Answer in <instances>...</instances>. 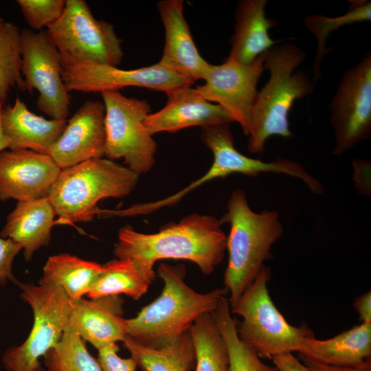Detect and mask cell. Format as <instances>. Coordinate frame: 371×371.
I'll return each instance as SVG.
<instances>
[{"mask_svg": "<svg viewBox=\"0 0 371 371\" xmlns=\"http://www.w3.org/2000/svg\"><path fill=\"white\" fill-rule=\"evenodd\" d=\"M226 243L227 236L218 219L194 213L153 234L137 232L130 225L122 227L113 254L118 259L132 260L153 282L154 265L161 259L187 260L205 275L211 274L224 258Z\"/></svg>", "mask_w": 371, "mask_h": 371, "instance_id": "6da1fadb", "label": "cell"}, {"mask_svg": "<svg viewBox=\"0 0 371 371\" xmlns=\"http://www.w3.org/2000/svg\"><path fill=\"white\" fill-rule=\"evenodd\" d=\"M184 267L161 263L157 275L164 282L161 295L133 318L126 319V335L150 348L170 345L190 330L201 315L214 311L227 290L199 293L183 281Z\"/></svg>", "mask_w": 371, "mask_h": 371, "instance_id": "7a4b0ae2", "label": "cell"}, {"mask_svg": "<svg viewBox=\"0 0 371 371\" xmlns=\"http://www.w3.org/2000/svg\"><path fill=\"white\" fill-rule=\"evenodd\" d=\"M306 58L297 45H275L267 51L264 69L269 73L265 85L258 91L250 116L247 149L252 154L265 150L273 136L290 137L289 114L293 103L310 95L315 84L304 71L297 68Z\"/></svg>", "mask_w": 371, "mask_h": 371, "instance_id": "3957f363", "label": "cell"}, {"mask_svg": "<svg viewBox=\"0 0 371 371\" xmlns=\"http://www.w3.org/2000/svg\"><path fill=\"white\" fill-rule=\"evenodd\" d=\"M219 221L230 226L226 243L228 262L223 281L232 306L253 282L264 262L273 257L271 247L282 236L283 226L277 211L252 210L240 189L232 192L227 212Z\"/></svg>", "mask_w": 371, "mask_h": 371, "instance_id": "277c9868", "label": "cell"}, {"mask_svg": "<svg viewBox=\"0 0 371 371\" xmlns=\"http://www.w3.org/2000/svg\"><path fill=\"white\" fill-rule=\"evenodd\" d=\"M139 177L113 160L92 159L63 169L48 198L61 223H88L97 215L100 200L127 196Z\"/></svg>", "mask_w": 371, "mask_h": 371, "instance_id": "5b68a950", "label": "cell"}, {"mask_svg": "<svg viewBox=\"0 0 371 371\" xmlns=\"http://www.w3.org/2000/svg\"><path fill=\"white\" fill-rule=\"evenodd\" d=\"M271 269L264 265L243 293L231 312L243 319L237 322L239 339L260 358L297 352L304 339L313 334L306 324H290L274 304L267 288Z\"/></svg>", "mask_w": 371, "mask_h": 371, "instance_id": "8992f818", "label": "cell"}, {"mask_svg": "<svg viewBox=\"0 0 371 371\" xmlns=\"http://www.w3.org/2000/svg\"><path fill=\"white\" fill-rule=\"evenodd\" d=\"M46 32L63 69L86 62L117 67L124 56L113 25L95 19L85 0H66L62 16Z\"/></svg>", "mask_w": 371, "mask_h": 371, "instance_id": "52a82bcc", "label": "cell"}, {"mask_svg": "<svg viewBox=\"0 0 371 371\" xmlns=\"http://www.w3.org/2000/svg\"><path fill=\"white\" fill-rule=\"evenodd\" d=\"M17 284L32 307L34 323L25 341L8 348L2 361L8 371H40L39 359L60 340L74 302L60 287L42 278L38 285Z\"/></svg>", "mask_w": 371, "mask_h": 371, "instance_id": "ba28073f", "label": "cell"}, {"mask_svg": "<svg viewBox=\"0 0 371 371\" xmlns=\"http://www.w3.org/2000/svg\"><path fill=\"white\" fill-rule=\"evenodd\" d=\"M105 106L104 156L123 159L127 167L140 175L153 167L157 144L144 126L150 113L145 100L128 98L119 91L101 93Z\"/></svg>", "mask_w": 371, "mask_h": 371, "instance_id": "9c48e42d", "label": "cell"}, {"mask_svg": "<svg viewBox=\"0 0 371 371\" xmlns=\"http://www.w3.org/2000/svg\"><path fill=\"white\" fill-rule=\"evenodd\" d=\"M329 109L335 144L341 156L371 137V53L343 74Z\"/></svg>", "mask_w": 371, "mask_h": 371, "instance_id": "30bf717a", "label": "cell"}, {"mask_svg": "<svg viewBox=\"0 0 371 371\" xmlns=\"http://www.w3.org/2000/svg\"><path fill=\"white\" fill-rule=\"evenodd\" d=\"M21 73L26 91L38 92V109L51 119H66L71 107L60 54L46 30H21Z\"/></svg>", "mask_w": 371, "mask_h": 371, "instance_id": "8fae6325", "label": "cell"}, {"mask_svg": "<svg viewBox=\"0 0 371 371\" xmlns=\"http://www.w3.org/2000/svg\"><path fill=\"white\" fill-rule=\"evenodd\" d=\"M62 77L68 93L74 91L102 93L119 91L126 87H139L168 94L179 88L194 84L159 62L134 69H122L117 67L86 62L63 68Z\"/></svg>", "mask_w": 371, "mask_h": 371, "instance_id": "7c38bea8", "label": "cell"}, {"mask_svg": "<svg viewBox=\"0 0 371 371\" xmlns=\"http://www.w3.org/2000/svg\"><path fill=\"white\" fill-rule=\"evenodd\" d=\"M267 52L249 65L228 60L221 65L210 63L203 77L205 83L195 88L206 100L225 109L247 136L250 133L251 111L258 91L257 85L265 71Z\"/></svg>", "mask_w": 371, "mask_h": 371, "instance_id": "4fadbf2b", "label": "cell"}, {"mask_svg": "<svg viewBox=\"0 0 371 371\" xmlns=\"http://www.w3.org/2000/svg\"><path fill=\"white\" fill-rule=\"evenodd\" d=\"M62 169L47 154L25 149L0 152V201L47 197Z\"/></svg>", "mask_w": 371, "mask_h": 371, "instance_id": "5bb4252c", "label": "cell"}, {"mask_svg": "<svg viewBox=\"0 0 371 371\" xmlns=\"http://www.w3.org/2000/svg\"><path fill=\"white\" fill-rule=\"evenodd\" d=\"M105 106L102 101L84 102L67 120V126L47 155L63 170L104 156Z\"/></svg>", "mask_w": 371, "mask_h": 371, "instance_id": "9a60e30c", "label": "cell"}, {"mask_svg": "<svg viewBox=\"0 0 371 371\" xmlns=\"http://www.w3.org/2000/svg\"><path fill=\"white\" fill-rule=\"evenodd\" d=\"M201 137L204 144L212 151L213 158L223 165L227 175L238 173L256 176L262 172L284 174L301 180L314 194L324 193V187L320 181L296 161L284 158L263 161L240 153L234 146L229 124L203 127Z\"/></svg>", "mask_w": 371, "mask_h": 371, "instance_id": "2e32d148", "label": "cell"}, {"mask_svg": "<svg viewBox=\"0 0 371 371\" xmlns=\"http://www.w3.org/2000/svg\"><path fill=\"white\" fill-rule=\"evenodd\" d=\"M123 303L117 295L82 297L74 302L65 332L78 335L98 350L123 341L126 336V319L122 317Z\"/></svg>", "mask_w": 371, "mask_h": 371, "instance_id": "e0dca14e", "label": "cell"}, {"mask_svg": "<svg viewBox=\"0 0 371 371\" xmlns=\"http://www.w3.org/2000/svg\"><path fill=\"white\" fill-rule=\"evenodd\" d=\"M166 95L165 106L150 113L144 121L151 135L160 132L175 133L190 126L203 128L234 122L225 109L206 100L191 86L179 88Z\"/></svg>", "mask_w": 371, "mask_h": 371, "instance_id": "ac0fdd59", "label": "cell"}, {"mask_svg": "<svg viewBox=\"0 0 371 371\" xmlns=\"http://www.w3.org/2000/svg\"><path fill=\"white\" fill-rule=\"evenodd\" d=\"M165 30V44L159 61L194 83L203 79L209 63L199 54L183 16L182 0H162L157 3Z\"/></svg>", "mask_w": 371, "mask_h": 371, "instance_id": "d6986e66", "label": "cell"}, {"mask_svg": "<svg viewBox=\"0 0 371 371\" xmlns=\"http://www.w3.org/2000/svg\"><path fill=\"white\" fill-rule=\"evenodd\" d=\"M0 122L8 149H25L47 155L67 123V119L47 120L36 115L19 96L13 104L2 106Z\"/></svg>", "mask_w": 371, "mask_h": 371, "instance_id": "ffe728a7", "label": "cell"}, {"mask_svg": "<svg viewBox=\"0 0 371 371\" xmlns=\"http://www.w3.org/2000/svg\"><path fill=\"white\" fill-rule=\"evenodd\" d=\"M267 0H242L238 3L227 60L249 65L276 45L269 30L278 21L267 17Z\"/></svg>", "mask_w": 371, "mask_h": 371, "instance_id": "44dd1931", "label": "cell"}, {"mask_svg": "<svg viewBox=\"0 0 371 371\" xmlns=\"http://www.w3.org/2000/svg\"><path fill=\"white\" fill-rule=\"evenodd\" d=\"M297 352L300 357L326 365L360 366L370 359L371 323L361 322L328 339L308 335Z\"/></svg>", "mask_w": 371, "mask_h": 371, "instance_id": "7402d4cb", "label": "cell"}, {"mask_svg": "<svg viewBox=\"0 0 371 371\" xmlns=\"http://www.w3.org/2000/svg\"><path fill=\"white\" fill-rule=\"evenodd\" d=\"M55 216L48 196L19 201L8 214L0 237L19 244L25 259L30 260L36 251L48 245Z\"/></svg>", "mask_w": 371, "mask_h": 371, "instance_id": "603a6c76", "label": "cell"}, {"mask_svg": "<svg viewBox=\"0 0 371 371\" xmlns=\"http://www.w3.org/2000/svg\"><path fill=\"white\" fill-rule=\"evenodd\" d=\"M124 346L144 371H190L195 365V351L190 330L161 348L145 346L126 336Z\"/></svg>", "mask_w": 371, "mask_h": 371, "instance_id": "cb8c5ba5", "label": "cell"}, {"mask_svg": "<svg viewBox=\"0 0 371 371\" xmlns=\"http://www.w3.org/2000/svg\"><path fill=\"white\" fill-rule=\"evenodd\" d=\"M102 270V265L60 254L49 257L41 278L60 287L75 302L87 295Z\"/></svg>", "mask_w": 371, "mask_h": 371, "instance_id": "d4e9b609", "label": "cell"}, {"mask_svg": "<svg viewBox=\"0 0 371 371\" xmlns=\"http://www.w3.org/2000/svg\"><path fill=\"white\" fill-rule=\"evenodd\" d=\"M350 6L343 14L335 17L324 14H310L303 19L307 30L315 36L317 51L313 65L314 84L322 79L321 65L326 56L335 49L327 47L326 41L330 34L346 25L371 21V1L370 0L349 1Z\"/></svg>", "mask_w": 371, "mask_h": 371, "instance_id": "484cf974", "label": "cell"}, {"mask_svg": "<svg viewBox=\"0 0 371 371\" xmlns=\"http://www.w3.org/2000/svg\"><path fill=\"white\" fill-rule=\"evenodd\" d=\"M151 283L132 260L113 259L102 265V270L87 296L94 299L125 294L138 300L148 291Z\"/></svg>", "mask_w": 371, "mask_h": 371, "instance_id": "4316f807", "label": "cell"}, {"mask_svg": "<svg viewBox=\"0 0 371 371\" xmlns=\"http://www.w3.org/2000/svg\"><path fill=\"white\" fill-rule=\"evenodd\" d=\"M190 333L195 351L194 371H229L227 348L210 313L199 317Z\"/></svg>", "mask_w": 371, "mask_h": 371, "instance_id": "83f0119b", "label": "cell"}, {"mask_svg": "<svg viewBox=\"0 0 371 371\" xmlns=\"http://www.w3.org/2000/svg\"><path fill=\"white\" fill-rule=\"evenodd\" d=\"M223 336L228 351L229 371H278L275 366L261 361L257 354L238 337L237 322L232 317L229 302L221 298L217 308L210 313Z\"/></svg>", "mask_w": 371, "mask_h": 371, "instance_id": "f1b7e54d", "label": "cell"}, {"mask_svg": "<svg viewBox=\"0 0 371 371\" xmlns=\"http://www.w3.org/2000/svg\"><path fill=\"white\" fill-rule=\"evenodd\" d=\"M21 30L11 22L0 23V104L4 105L12 88L25 91L21 73Z\"/></svg>", "mask_w": 371, "mask_h": 371, "instance_id": "f546056e", "label": "cell"}, {"mask_svg": "<svg viewBox=\"0 0 371 371\" xmlns=\"http://www.w3.org/2000/svg\"><path fill=\"white\" fill-rule=\"evenodd\" d=\"M47 371H104L78 335L65 332L43 356Z\"/></svg>", "mask_w": 371, "mask_h": 371, "instance_id": "4dcf8cb0", "label": "cell"}, {"mask_svg": "<svg viewBox=\"0 0 371 371\" xmlns=\"http://www.w3.org/2000/svg\"><path fill=\"white\" fill-rule=\"evenodd\" d=\"M16 3L32 30L49 28L62 16L66 0H17Z\"/></svg>", "mask_w": 371, "mask_h": 371, "instance_id": "1f68e13d", "label": "cell"}, {"mask_svg": "<svg viewBox=\"0 0 371 371\" xmlns=\"http://www.w3.org/2000/svg\"><path fill=\"white\" fill-rule=\"evenodd\" d=\"M119 347L110 344L98 350V362L104 371H135L137 363L131 357L122 359L117 354Z\"/></svg>", "mask_w": 371, "mask_h": 371, "instance_id": "d6a6232c", "label": "cell"}, {"mask_svg": "<svg viewBox=\"0 0 371 371\" xmlns=\"http://www.w3.org/2000/svg\"><path fill=\"white\" fill-rule=\"evenodd\" d=\"M21 250L22 247L11 239L0 237V284H5L7 280L18 283L13 276L12 265Z\"/></svg>", "mask_w": 371, "mask_h": 371, "instance_id": "836d02e7", "label": "cell"}, {"mask_svg": "<svg viewBox=\"0 0 371 371\" xmlns=\"http://www.w3.org/2000/svg\"><path fill=\"white\" fill-rule=\"evenodd\" d=\"M370 161L356 159L352 162L353 180L357 191L361 194L370 196Z\"/></svg>", "mask_w": 371, "mask_h": 371, "instance_id": "e575fe53", "label": "cell"}, {"mask_svg": "<svg viewBox=\"0 0 371 371\" xmlns=\"http://www.w3.org/2000/svg\"><path fill=\"white\" fill-rule=\"evenodd\" d=\"M278 371H312L302 364L292 352L282 353L271 358Z\"/></svg>", "mask_w": 371, "mask_h": 371, "instance_id": "d590c367", "label": "cell"}, {"mask_svg": "<svg viewBox=\"0 0 371 371\" xmlns=\"http://www.w3.org/2000/svg\"><path fill=\"white\" fill-rule=\"evenodd\" d=\"M301 357L304 364L312 371H371L370 359L358 367H339L326 365L303 357Z\"/></svg>", "mask_w": 371, "mask_h": 371, "instance_id": "8d00e7d4", "label": "cell"}, {"mask_svg": "<svg viewBox=\"0 0 371 371\" xmlns=\"http://www.w3.org/2000/svg\"><path fill=\"white\" fill-rule=\"evenodd\" d=\"M354 307L361 322L371 323V291L358 296L354 301Z\"/></svg>", "mask_w": 371, "mask_h": 371, "instance_id": "74e56055", "label": "cell"}, {"mask_svg": "<svg viewBox=\"0 0 371 371\" xmlns=\"http://www.w3.org/2000/svg\"><path fill=\"white\" fill-rule=\"evenodd\" d=\"M2 106L3 105L0 104V114H1V110ZM8 148V143L3 133L1 126V122H0V152Z\"/></svg>", "mask_w": 371, "mask_h": 371, "instance_id": "f35d334b", "label": "cell"}, {"mask_svg": "<svg viewBox=\"0 0 371 371\" xmlns=\"http://www.w3.org/2000/svg\"><path fill=\"white\" fill-rule=\"evenodd\" d=\"M3 19L0 16V23H3Z\"/></svg>", "mask_w": 371, "mask_h": 371, "instance_id": "ab89813d", "label": "cell"}]
</instances>
